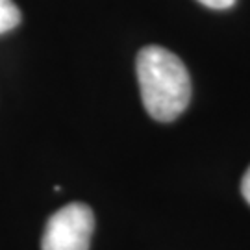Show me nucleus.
Wrapping results in <instances>:
<instances>
[{"instance_id": "f257e3e1", "label": "nucleus", "mask_w": 250, "mask_h": 250, "mask_svg": "<svg viewBox=\"0 0 250 250\" xmlns=\"http://www.w3.org/2000/svg\"><path fill=\"white\" fill-rule=\"evenodd\" d=\"M137 80L148 115L161 123L180 117L191 100V78L176 54L148 45L137 54Z\"/></svg>"}, {"instance_id": "f03ea898", "label": "nucleus", "mask_w": 250, "mask_h": 250, "mask_svg": "<svg viewBox=\"0 0 250 250\" xmlns=\"http://www.w3.org/2000/svg\"><path fill=\"white\" fill-rule=\"evenodd\" d=\"M95 215L82 202L63 206L48 219L41 250H89Z\"/></svg>"}, {"instance_id": "7ed1b4c3", "label": "nucleus", "mask_w": 250, "mask_h": 250, "mask_svg": "<svg viewBox=\"0 0 250 250\" xmlns=\"http://www.w3.org/2000/svg\"><path fill=\"white\" fill-rule=\"evenodd\" d=\"M21 11L13 0H0V34L17 28L21 24Z\"/></svg>"}, {"instance_id": "20e7f679", "label": "nucleus", "mask_w": 250, "mask_h": 250, "mask_svg": "<svg viewBox=\"0 0 250 250\" xmlns=\"http://www.w3.org/2000/svg\"><path fill=\"white\" fill-rule=\"evenodd\" d=\"M200 4H204L206 8H211V9H226V8H232L235 4V0H198Z\"/></svg>"}, {"instance_id": "39448f33", "label": "nucleus", "mask_w": 250, "mask_h": 250, "mask_svg": "<svg viewBox=\"0 0 250 250\" xmlns=\"http://www.w3.org/2000/svg\"><path fill=\"white\" fill-rule=\"evenodd\" d=\"M241 193H243V197H245V200L250 204V167H249V170L245 172V176H243Z\"/></svg>"}]
</instances>
